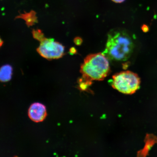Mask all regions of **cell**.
Here are the masks:
<instances>
[{"mask_svg": "<svg viewBox=\"0 0 157 157\" xmlns=\"http://www.w3.org/2000/svg\"><path fill=\"white\" fill-rule=\"evenodd\" d=\"M133 47L132 39L126 32L113 31L108 34L106 46L103 54L110 60L124 61L130 56Z\"/></svg>", "mask_w": 157, "mask_h": 157, "instance_id": "cell-1", "label": "cell"}, {"mask_svg": "<svg viewBox=\"0 0 157 157\" xmlns=\"http://www.w3.org/2000/svg\"><path fill=\"white\" fill-rule=\"evenodd\" d=\"M114 2L117 3H121L124 1L125 0H112Z\"/></svg>", "mask_w": 157, "mask_h": 157, "instance_id": "cell-12", "label": "cell"}, {"mask_svg": "<svg viewBox=\"0 0 157 157\" xmlns=\"http://www.w3.org/2000/svg\"><path fill=\"white\" fill-rule=\"evenodd\" d=\"M40 56L48 60L58 59L64 55V47L52 38H45L37 49Z\"/></svg>", "mask_w": 157, "mask_h": 157, "instance_id": "cell-4", "label": "cell"}, {"mask_svg": "<svg viewBox=\"0 0 157 157\" xmlns=\"http://www.w3.org/2000/svg\"><path fill=\"white\" fill-rule=\"evenodd\" d=\"M32 34L33 38L40 42L46 38L44 33L40 29H33Z\"/></svg>", "mask_w": 157, "mask_h": 157, "instance_id": "cell-8", "label": "cell"}, {"mask_svg": "<svg viewBox=\"0 0 157 157\" xmlns=\"http://www.w3.org/2000/svg\"><path fill=\"white\" fill-rule=\"evenodd\" d=\"M13 68L9 64L2 67L0 71V80L1 82H6L10 80L12 75Z\"/></svg>", "mask_w": 157, "mask_h": 157, "instance_id": "cell-7", "label": "cell"}, {"mask_svg": "<svg viewBox=\"0 0 157 157\" xmlns=\"http://www.w3.org/2000/svg\"><path fill=\"white\" fill-rule=\"evenodd\" d=\"M80 71L83 81L88 84L92 80H102L109 73L110 69L107 57L98 53L88 55L81 65Z\"/></svg>", "mask_w": 157, "mask_h": 157, "instance_id": "cell-2", "label": "cell"}, {"mask_svg": "<svg viewBox=\"0 0 157 157\" xmlns=\"http://www.w3.org/2000/svg\"><path fill=\"white\" fill-rule=\"evenodd\" d=\"M0 42H1V47L2 46V45L3 44V42L2 40V39H1V41H0Z\"/></svg>", "mask_w": 157, "mask_h": 157, "instance_id": "cell-13", "label": "cell"}, {"mask_svg": "<svg viewBox=\"0 0 157 157\" xmlns=\"http://www.w3.org/2000/svg\"><path fill=\"white\" fill-rule=\"evenodd\" d=\"M142 29L143 31L144 32H148L149 30V29L148 26L146 25H143L142 27Z\"/></svg>", "mask_w": 157, "mask_h": 157, "instance_id": "cell-11", "label": "cell"}, {"mask_svg": "<svg viewBox=\"0 0 157 157\" xmlns=\"http://www.w3.org/2000/svg\"><path fill=\"white\" fill-rule=\"evenodd\" d=\"M47 114L46 107L43 104L35 103L29 107L28 115L29 118L35 122H41L44 121Z\"/></svg>", "mask_w": 157, "mask_h": 157, "instance_id": "cell-5", "label": "cell"}, {"mask_svg": "<svg viewBox=\"0 0 157 157\" xmlns=\"http://www.w3.org/2000/svg\"><path fill=\"white\" fill-rule=\"evenodd\" d=\"M74 42L76 45L77 46H80L83 42V40L79 37H76L74 39Z\"/></svg>", "mask_w": 157, "mask_h": 157, "instance_id": "cell-9", "label": "cell"}, {"mask_svg": "<svg viewBox=\"0 0 157 157\" xmlns=\"http://www.w3.org/2000/svg\"><path fill=\"white\" fill-rule=\"evenodd\" d=\"M77 50L74 47H72L70 49V54L73 55L77 53Z\"/></svg>", "mask_w": 157, "mask_h": 157, "instance_id": "cell-10", "label": "cell"}, {"mask_svg": "<svg viewBox=\"0 0 157 157\" xmlns=\"http://www.w3.org/2000/svg\"><path fill=\"white\" fill-rule=\"evenodd\" d=\"M140 83V78L137 74L130 71H125L113 76L112 86L121 93L131 94L139 89Z\"/></svg>", "mask_w": 157, "mask_h": 157, "instance_id": "cell-3", "label": "cell"}, {"mask_svg": "<svg viewBox=\"0 0 157 157\" xmlns=\"http://www.w3.org/2000/svg\"><path fill=\"white\" fill-rule=\"evenodd\" d=\"M22 19L25 21L26 25L28 27L32 26L35 23L38 22L36 13L33 10H31L29 13L25 12L24 13H20L19 15L15 17L16 19Z\"/></svg>", "mask_w": 157, "mask_h": 157, "instance_id": "cell-6", "label": "cell"}]
</instances>
